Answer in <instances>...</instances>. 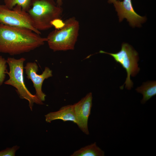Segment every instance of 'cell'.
<instances>
[{"label": "cell", "instance_id": "obj_1", "mask_svg": "<svg viewBox=\"0 0 156 156\" xmlns=\"http://www.w3.org/2000/svg\"><path fill=\"white\" fill-rule=\"evenodd\" d=\"M47 41V38L29 29L0 23V53L14 55L27 52Z\"/></svg>", "mask_w": 156, "mask_h": 156}, {"label": "cell", "instance_id": "obj_2", "mask_svg": "<svg viewBox=\"0 0 156 156\" xmlns=\"http://www.w3.org/2000/svg\"><path fill=\"white\" fill-rule=\"evenodd\" d=\"M27 11L34 27L39 31L48 30L60 19L63 10L54 0H33Z\"/></svg>", "mask_w": 156, "mask_h": 156}, {"label": "cell", "instance_id": "obj_3", "mask_svg": "<svg viewBox=\"0 0 156 156\" xmlns=\"http://www.w3.org/2000/svg\"><path fill=\"white\" fill-rule=\"evenodd\" d=\"M79 29L78 21L74 17L66 19L59 29L48 35L47 42L54 51L73 50L77 40Z\"/></svg>", "mask_w": 156, "mask_h": 156}, {"label": "cell", "instance_id": "obj_4", "mask_svg": "<svg viewBox=\"0 0 156 156\" xmlns=\"http://www.w3.org/2000/svg\"><path fill=\"white\" fill-rule=\"evenodd\" d=\"M9 67V71L6 74L9 76L8 79L4 83L12 86L16 88L20 97L27 100L29 106L32 110L34 103L43 105V103L36 94L33 95L29 91L25 86L23 77V64L26 59L24 57L19 59L8 57L6 60Z\"/></svg>", "mask_w": 156, "mask_h": 156}, {"label": "cell", "instance_id": "obj_5", "mask_svg": "<svg viewBox=\"0 0 156 156\" xmlns=\"http://www.w3.org/2000/svg\"><path fill=\"white\" fill-rule=\"evenodd\" d=\"M99 52L111 55L117 63L120 64L125 69L127 75L124 84H126V88L131 90L133 83L130 79V76H135L140 70L138 64L139 58L136 51L128 44L124 43L122 44L120 50L116 53H110L103 51H100Z\"/></svg>", "mask_w": 156, "mask_h": 156}, {"label": "cell", "instance_id": "obj_6", "mask_svg": "<svg viewBox=\"0 0 156 156\" xmlns=\"http://www.w3.org/2000/svg\"><path fill=\"white\" fill-rule=\"evenodd\" d=\"M0 23L4 25L29 29L40 34V31L34 27L30 16L26 11L16 5L10 9L5 5H0Z\"/></svg>", "mask_w": 156, "mask_h": 156}, {"label": "cell", "instance_id": "obj_7", "mask_svg": "<svg viewBox=\"0 0 156 156\" xmlns=\"http://www.w3.org/2000/svg\"><path fill=\"white\" fill-rule=\"evenodd\" d=\"M24 68L27 77L33 82L36 91V94L41 101H44L46 95L42 91V85L45 79L52 76V71L46 67L42 74H38V66L35 62H27Z\"/></svg>", "mask_w": 156, "mask_h": 156}, {"label": "cell", "instance_id": "obj_8", "mask_svg": "<svg viewBox=\"0 0 156 156\" xmlns=\"http://www.w3.org/2000/svg\"><path fill=\"white\" fill-rule=\"evenodd\" d=\"M92 94L89 92L77 103L73 105L77 123L85 134H89L88 121L92 106Z\"/></svg>", "mask_w": 156, "mask_h": 156}, {"label": "cell", "instance_id": "obj_9", "mask_svg": "<svg viewBox=\"0 0 156 156\" xmlns=\"http://www.w3.org/2000/svg\"><path fill=\"white\" fill-rule=\"evenodd\" d=\"M113 3L117 12L119 22L125 18L131 27H139L145 21V17L140 16L135 11L131 0H116Z\"/></svg>", "mask_w": 156, "mask_h": 156}, {"label": "cell", "instance_id": "obj_10", "mask_svg": "<svg viewBox=\"0 0 156 156\" xmlns=\"http://www.w3.org/2000/svg\"><path fill=\"white\" fill-rule=\"evenodd\" d=\"M46 121L50 122L57 120L64 121H70L76 124L77 121L73 105L63 106L56 112H51L45 116Z\"/></svg>", "mask_w": 156, "mask_h": 156}, {"label": "cell", "instance_id": "obj_11", "mask_svg": "<svg viewBox=\"0 0 156 156\" xmlns=\"http://www.w3.org/2000/svg\"><path fill=\"white\" fill-rule=\"evenodd\" d=\"M136 91L142 94L143 98L141 101L144 104L151 98L156 94V82L155 81H148L136 89Z\"/></svg>", "mask_w": 156, "mask_h": 156}, {"label": "cell", "instance_id": "obj_12", "mask_svg": "<svg viewBox=\"0 0 156 156\" xmlns=\"http://www.w3.org/2000/svg\"><path fill=\"white\" fill-rule=\"evenodd\" d=\"M105 152L96 145V142L75 151L71 156H104Z\"/></svg>", "mask_w": 156, "mask_h": 156}, {"label": "cell", "instance_id": "obj_13", "mask_svg": "<svg viewBox=\"0 0 156 156\" xmlns=\"http://www.w3.org/2000/svg\"><path fill=\"white\" fill-rule=\"evenodd\" d=\"M4 5L9 9H12L16 5L21 7L22 9L27 11L31 6V0H4Z\"/></svg>", "mask_w": 156, "mask_h": 156}, {"label": "cell", "instance_id": "obj_14", "mask_svg": "<svg viewBox=\"0 0 156 156\" xmlns=\"http://www.w3.org/2000/svg\"><path fill=\"white\" fill-rule=\"evenodd\" d=\"M7 60L0 56V86L3 83L8 71Z\"/></svg>", "mask_w": 156, "mask_h": 156}, {"label": "cell", "instance_id": "obj_15", "mask_svg": "<svg viewBox=\"0 0 156 156\" xmlns=\"http://www.w3.org/2000/svg\"><path fill=\"white\" fill-rule=\"evenodd\" d=\"M19 148V146L16 145L11 148H7L0 151V156H14L16 151Z\"/></svg>", "mask_w": 156, "mask_h": 156}, {"label": "cell", "instance_id": "obj_16", "mask_svg": "<svg viewBox=\"0 0 156 156\" xmlns=\"http://www.w3.org/2000/svg\"><path fill=\"white\" fill-rule=\"evenodd\" d=\"M31 1L33 0H31ZM56 3L57 5L60 6H62L63 4V0H56Z\"/></svg>", "mask_w": 156, "mask_h": 156}, {"label": "cell", "instance_id": "obj_17", "mask_svg": "<svg viewBox=\"0 0 156 156\" xmlns=\"http://www.w3.org/2000/svg\"><path fill=\"white\" fill-rule=\"evenodd\" d=\"M116 0H108V2L109 3H113Z\"/></svg>", "mask_w": 156, "mask_h": 156}]
</instances>
